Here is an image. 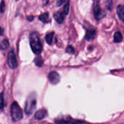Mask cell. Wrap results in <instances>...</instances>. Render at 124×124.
I'll list each match as a JSON object with an SVG mask.
<instances>
[{"instance_id":"1","label":"cell","mask_w":124,"mask_h":124,"mask_svg":"<svg viewBox=\"0 0 124 124\" xmlns=\"http://www.w3.org/2000/svg\"><path fill=\"white\" fill-rule=\"evenodd\" d=\"M30 40V46L31 47L32 51L37 54L39 55L42 51V45L39 37V35L37 32H32L29 36Z\"/></svg>"},{"instance_id":"2","label":"cell","mask_w":124,"mask_h":124,"mask_svg":"<svg viewBox=\"0 0 124 124\" xmlns=\"http://www.w3.org/2000/svg\"><path fill=\"white\" fill-rule=\"evenodd\" d=\"M37 107V98L35 93H31L26 99L25 104V112L26 115H31Z\"/></svg>"},{"instance_id":"3","label":"cell","mask_w":124,"mask_h":124,"mask_svg":"<svg viewBox=\"0 0 124 124\" xmlns=\"http://www.w3.org/2000/svg\"><path fill=\"white\" fill-rule=\"evenodd\" d=\"M10 114H11L12 119L14 122L21 120L23 117L22 109L20 107V106L18 105V104L16 101H14L11 104Z\"/></svg>"},{"instance_id":"4","label":"cell","mask_w":124,"mask_h":124,"mask_svg":"<svg viewBox=\"0 0 124 124\" xmlns=\"http://www.w3.org/2000/svg\"><path fill=\"white\" fill-rule=\"evenodd\" d=\"M93 16L96 18V20L99 21L102 19L105 16V13L104 10H102L100 7H99V2L98 0H95L93 2Z\"/></svg>"},{"instance_id":"5","label":"cell","mask_w":124,"mask_h":124,"mask_svg":"<svg viewBox=\"0 0 124 124\" xmlns=\"http://www.w3.org/2000/svg\"><path fill=\"white\" fill-rule=\"evenodd\" d=\"M8 67L12 70H15L18 67V61L13 49H11L8 53Z\"/></svg>"},{"instance_id":"6","label":"cell","mask_w":124,"mask_h":124,"mask_svg":"<svg viewBox=\"0 0 124 124\" xmlns=\"http://www.w3.org/2000/svg\"><path fill=\"white\" fill-rule=\"evenodd\" d=\"M88 24V28H86V33H85V39L88 41H91L93 40L96 35V30L95 28L92 27L90 23H87Z\"/></svg>"},{"instance_id":"7","label":"cell","mask_w":124,"mask_h":124,"mask_svg":"<svg viewBox=\"0 0 124 124\" xmlns=\"http://www.w3.org/2000/svg\"><path fill=\"white\" fill-rule=\"evenodd\" d=\"M55 123L58 124H62V123H71V124H80L83 123V121L79 120H75L72 119L70 117H66L64 118H59V119H55Z\"/></svg>"},{"instance_id":"8","label":"cell","mask_w":124,"mask_h":124,"mask_svg":"<svg viewBox=\"0 0 124 124\" xmlns=\"http://www.w3.org/2000/svg\"><path fill=\"white\" fill-rule=\"evenodd\" d=\"M48 80L49 81L53 84V85H56L59 83L60 81V76L58 74V72L53 71V72H51L49 75H48Z\"/></svg>"},{"instance_id":"9","label":"cell","mask_w":124,"mask_h":124,"mask_svg":"<svg viewBox=\"0 0 124 124\" xmlns=\"http://www.w3.org/2000/svg\"><path fill=\"white\" fill-rule=\"evenodd\" d=\"M65 14L64 13H61V12H56L53 15V18L55 20V21L58 23H62L64 21L65 18Z\"/></svg>"},{"instance_id":"10","label":"cell","mask_w":124,"mask_h":124,"mask_svg":"<svg viewBox=\"0 0 124 124\" xmlns=\"http://www.w3.org/2000/svg\"><path fill=\"white\" fill-rule=\"evenodd\" d=\"M46 115H47V110L45 109H42L38 110V111L35 113L34 117H35V119H37V120H42V119H43Z\"/></svg>"},{"instance_id":"11","label":"cell","mask_w":124,"mask_h":124,"mask_svg":"<svg viewBox=\"0 0 124 124\" xmlns=\"http://www.w3.org/2000/svg\"><path fill=\"white\" fill-rule=\"evenodd\" d=\"M117 14L119 18L124 22V5H119L117 8Z\"/></svg>"},{"instance_id":"12","label":"cell","mask_w":124,"mask_h":124,"mask_svg":"<svg viewBox=\"0 0 124 124\" xmlns=\"http://www.w3.org/2000/svg\"><path fill=\"white\" fill-rule=\"evenodd\" d=\"M39 20L42 21L44 23H47L50 22V18H49V13H44L41 14L39 16Z\"/></svg>"},{"instance_id":"13","label":"cell","mask_w":124,"mask_h":124,"mask_svg":"<svg viewBox=\"0 0 124 124\" xmlns=\"http://www.w3.org/2000/svg\"><path fill=\"white\" fill-rule=\"evenodd\" d=\"M10 46V42L9 41L5 39L4 40H2L0 43V50H5L6 49H8Z\"/></svg>"},{"instance_id":"14","label":"cell","mask_w":124,"mask_h":124,"mask_svg":"<svg viewBox=\"0 0 124 124\" xmlns=\"http://www.w3.org/2000/svg\"><path fill=\"white\" fill-rule=\"evenodd\" d=\"M43 63H44V61H43L42 58L39 55L38 56H37V57L34 58V64H36V66L40 67L42 66Z\"/></svg>"},{"instance_id":"15","label":"cell","mask_w":124,"mask_h":124,"mask_svg":"<svg viewBox=\"0 0 124 124\" xmlns=\"http://www.w3.org/2000/svg\"><path fill=\"white\" fill-rule=\"evenodd\" d=\"M123 40V36L120 31H117L114 34V42H120Z\"/></svg>"},{"instance_id":"16","label":"cell","mask_w":124,"mask_h":124,"mask_svg":"<svg viewBox=\"0 0 124 124\" xmlns=\"http://www.w3.org/2000/svg\"><path fill=\"white\" fill-rule=\"evenodd\" d=\"M53 36H54V32H53V31L50 32V33H48V34L46 35V37H45V40H46V42H47L48 45H51V44H52Z\"/></svg>"},{"instance_id":"17","label":"cell","mask_w":124,"mask_h":124,"mask_svg":"<svg viewBox=\"0 0 124 124\" xmlns=\"http://www.w3.org/2000/svg\"><path fill=\"white\" fill-rule=\"evenodd\" d=\"M5 107V99H4V93H0V110H2Z\"/></svg>"},{"instance_id":"18","label":"cell","mask_w":124,"mask_h":124,"mask_svg":"<svg viewBox=\"0 0 124 124\" xmlns=\"http://www.w3.org/2000/svg\"><path fill=\"white\" fill-rule=\"evenodd\" d=\"M69 11H70V0H68L67 3L64 5L63 9V13L67 16L69 13Z\"/></svg>"},{"instance_id":"19","label":"cell","mask_w":124,"mask_h":124,"mask_svg":"<svg viewBox=\"0 0 124 124\" xmlns=\"http://www.w3.org/2000/svg\"><path fill=\"white\" fill-rule=\"evenodd\" d=\"M5 10V3L4 2V0H2V1L1 2V3H0V13H4Z\"/></svg>"},{"instance_id":"20","label":"cell","mask_w":124,"mask_h":124,"mask_svg":"<svg viewBox=\"0 0 124 124\" xmlns=\"http://www.w3.org/2000/svg\"><path fill=\"white\" fill-rule=\"evenodd\" d=\"M106 7L109 10H110L112 8V0H107L106 3Z\"/></svg>"},{"instance_id":"21","label":"cell","mask_w":124,"mask_h":124,"mask_svg":"<svg viewBox=\"0 0 124 124\" xmlns=\"http://www.w3.org/2000/svg\"><path fill=\"white\" fill-rule=\"evenodd\" d=\"M75 49L72 46H68L66 49V52L69 53H75Z\"/></svg>"},{"instance_id":"22","label":"cell","mask_w":124,"mask_h":124,"mask_svg":"<svg viewBox=\"0 0 124 124\" xmlns=\"http://www.w3.org/2000/svg\"><path fill=\"white\" fill-rule=\"evenodd\" d=\"M66 0H57L56 1V6L57 7H60L63 5L65 2Z\"/></svg>"},{"instance_id":"23","label":"cell","mask_w":124,"mask_h":124,"mask_svg":"<svg viewBox=\"0 0 124 124\" xmlns=\"http://www.w3.org/2000/svg\"><path fill=\"white\" fill-rule=\"evenodd\" d=\"M4 32H5L4 29L0 26V36H2V35L4 34Z\"/></svg>"},{"instance_id":"24","label":"cell","mask_w":124,"mask_h":124,"mask_svg":"<svg viewBox=\"0 0 124 124\" xmlns=\"http://www.w3.org/2000/svg\"><path fill=\"white\" fill-rule=\"evenodd\" d=\"M33 19H34V16H28V17H27V20L29 21H33Z\"/></svg>"}]
</instances>
